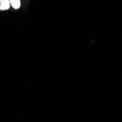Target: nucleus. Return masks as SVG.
<instances>
[{
  "mask_svg": "<svg viewBox=\"0 0 122 122\" xmlns=\"http://www.w3.org/2000/svg\"><path fill=\"white\" fill-rule=\"evenodd\" d=\"M10 5V0H0V10H7Z\"/></svg>",
  "mask_w": 122,
  "mask_h": 122,
  "instance_id": "1",
  "label": "nucleus"
},
{
  "mask_svg": "<svg viewBox=\"0 0 122 122\" xmlns=\"http://www.w3.org/2000/svg\"><path fill=\"white\" fill-rule=\"evenodd\" d=\"M10 5L14 9H19L20 7V0H10Z\"/></svg>",
  "mask_w": 122,
  "mask_h": 122,
  "instance_id": "2",
  "label": "nucleus"
}]
</instances>
